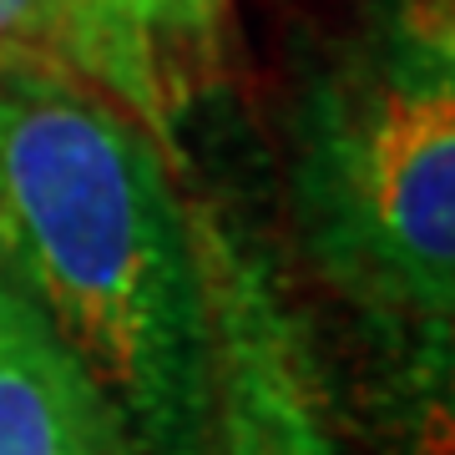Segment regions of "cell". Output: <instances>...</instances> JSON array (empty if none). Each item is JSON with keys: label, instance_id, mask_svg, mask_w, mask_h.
I'll return each mask as SVG.
<instances>
[{"label": "cell", "instance_id": "277c9868", "mask_svg": "<svg viewBox=\"0 0 455 455\" xmlns=\"http://www.w3.org/2000/svg\"><path fill=\"white\" fill-rule=\"evenodd\" d=\"M228 5L233 0H71L86 82L122 101L152 137H172L218 51Z\"/></svg>", "mask_w": 455, "mask_h": 455}, {"label": "cell", "instance_id": "7a4b0ae2", "mask_svg": "<svg viewBox=\"0 0 455 455\" xmlns=\"http://www.w3.org/2000/svg\"><path fill=\"white\" fill-rule=\"evenodd\" d=\"M314 268L451 379L455 319V46L445 0L395 20L309 92L293 167Z\"/></svg>", "mask_w": 455, "mask_h": 455}, {"label": "cell", "instance_id": "8992f818", "mask_svg": "<svg viewBox=\"0 0 455 455\" xmlns=\"http://www.w3.org/2000/svg\"><path fill=\"white\" fill-rule=\"evenodd\" d=\"M16 71L86 82L82 26L71 0H0V76H16Z\"/></svg>", "mask_w": 455, "mask_h": 455}, {"label": "cell", "instance_id": "3957f363", "mask_svg": "<svg viewBox=\"0 0 455 455\" xmlns=\"http://www.w3.org/2000/svg\"><path fill=\"white\" fill-rule=\"evenodd\" d=\"M212 304V455H339L309 339L263 259L193 208Z\"/></svg>", "mask_w": 455, "mask_h": 455}, {"label": "cell", "instance_id": "5b68a950", "mask_svg": "<svg viewBox=\"0 0 455 455\" xmlns=\"http://www.w3.org/2000/svg\"><path fill=\"white\" fill-rule=\"evenodd\" d=\"M112 425L76 355L0 263V455H107Z\"/></svg>", "mask_w": 455, "mask_h": 455}, {"label": "cell", "instance_id": "6da1fadb", "mask_svg": "<svg viewBox=\"0 0 455 455\" xmlns=\"http://www.w3.org/2000/svg\"><path fill=\"white\" fill-rule=\"evenodd\" d=\"M0 263L132 455H212V304L163 142L76 76H0Z\"/></svg>", "mask_w": 455, "mask_h": 455}]
</instances>
